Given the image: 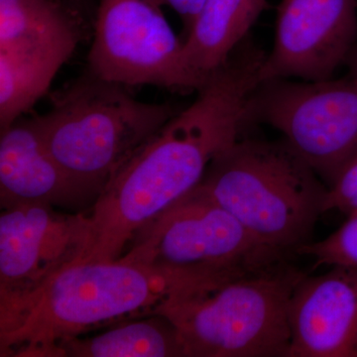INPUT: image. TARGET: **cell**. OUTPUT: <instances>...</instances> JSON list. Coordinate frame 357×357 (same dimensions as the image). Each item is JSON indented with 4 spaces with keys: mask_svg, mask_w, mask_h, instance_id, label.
<instances>
[{
    "mask_svg": "<svg viewBox=\"0 0 357 357\" xmlns=\"http://www.w3.org/2000/svg\"><path fill=\"white\" fill-rule=\"evenodd\" d=\"M264 58L249 52L230 59L110 178L89 215L91 239L77 263L119 259L141 229L198 187L213 160L252 121Z\"/></svg>",
    "mask_w": 357,
    "mask_h": 357,
    "instance_id": "cell-1",
    "label": "cell"
},
{
    "mask_svg": "<svg viewBox=\"0 0 357 357\" xmlns=\"http://www.w3.org/2000/svg\"><path fill=\"white\" fill-rule=\"evenodd\" d=\"M199 187L256 241L289 259L312 241L328 191L285 140L243 138L213 160Z\"/></svg>",
    "mask_w": 357,
    "mask_h": 357,
    "instance_id": "cell-2",
    "label": "cell"
},
{
    "mask_svg": "<svg viewBox=\"0 0 357 357\" xmlns=\"http://www.w3.org/2000/svg\"><path fill=\"white\" fill-rule=\"evenodd\" d=\"M305 273L290 263L183 284L154 312L172 321L185 357H288V312Z\"/></svg>",
    "mask_w": 357,
    "mask_h": 357,
    "instance_id": "cell-3",
    "label": "cell"
},
{
    "mask_svg": "<svg viewBox=\"0 0 357 357\" xmlns=\"http://www.w3.org/2000/svg\"><path fill=\"white\" fill-rule=\"evenodd\" d=\"M124 86L88 70L34 117L54 158L91 197L178 112L170 103L139 102Z\"/></svg>",
    "mask_w": 357,
    "mask_h": 357,
    "instance_id": "cell-4",
    "label": "cell"
},
{
    "mask_svg": "<svg viewBox=\"0 0 357 357\" xmlns=\"http://www.w3.org/2000/svg\"><path fill=\"white\" fill-rule=\"evenodd\" d=\"M172 289L163 277L122 259L70 265L0 333V356L46 357L64 340L152 314Z\"/></svg>",
    "mask_w": 357,
    "mask_h": 357,
    "instance_id": "cell-5",
    "label": "cell"
},
{
    "mask_svg": "<svg viewBox=\"0 0 357 357\" xmlns=\"http://www.w3.org/2000/svg\"><path fill=\"white\" fill-rule=\"evenodd\" d=\"M119 259L163 277L173 288L290 261L256 241L199 185L141 229Z\"/></svg>",
    "mask_w": 357,
    "mask_h": 357,
    "instance_id": "cell-6",
    "label": "cell"
},
{
    "mask_svg": "<svg viewBox=\"0 0 357 357\" xmlns=\"http://www.w3.org/2000/svg\"><path fill=\"white\" fill-rule=\"evenodd\" d=\"M253 119L283 135L326 187L357 155V79L268 82L253 100Z\"/></svg>",
    "mask_w": 357,
    "mask_h": 357,
    "instance_id": "cell-7",
    "label": "cell"
},
{
    "mask_svg": "<svg viewBox=\"0 0 357 357\" xmlns=\"http://www.w3.org/2000/svg\"><path fill=\"white\" fill-rule=\"evenodd\" d=\"M160 0H100L89 70L122 86H151L181 93L206 82L185 65L183 46Z\"/></svg>",
    "mask_w": 357,
    "mask_h": 357,
    "instance_id": "cell-8",
    "label": "cell"
},
{
    "mask_svg": "<svg viewBox=\"0 0 357 357\" xmlns=\"http://www.w3.org/2000/svg\"><path fill=\"white\" fill-rule=\"evenodd\" d=\"M91 220L50 204L2 210L0 215V333L14 325L39 293L66 268L82 259Z\"/></svg>",
    "mask_w": 357,
    "mask_h": 357,
    "instance_id": "cell-9",
    "label": "cell"
},
{
    "mask_svg": "<svg viewBox=\"0 0 357 357\" xmlns=\"http://www.w3.org/2000/svg\"><path fill=\"white\" fill-rule=\"evenodd\" d=\"M356 43L357 0H282L263 81L332 79Z\"/></svg>",
    "mask_w": 357,
    "mask_h": 357,
    "instance_id": "cell-10",
    "label": "cell"
},
{
    "mask_svg": "<svg viewBox=\"0 0 357 357\" xmlns=\"http://www.w3.org/2000/svg\"><path fill=\"white\" fill-rule=\"evenodd\" d=\"M288 357H357V268L304 274L288 312Z\"/></svg>",
    "mask_w": 357,
    "mask_h": 357,
    "instance_id": "cell-11",
    "label": "cell"
},
{
    "mask_svg": "<svg viewBox=\"0 0 357 357\" xmlns=\"http://www.w3.org/2000/svg\"><path fill=\"white\" fill-rule=\"evenodd\" d=\"M89 197L54 158L34 119L16 121L2 131L1 210L32 203L50 204L56 208L68 206Z\"/></svg>",
    "mask_w": 357,
    "mask_h": 357,
    "instance_id": "cell-12",
    "label": "cell"
},
{
    "mask_svg": "<svg viewBox=\"0 0 357 357\" xmlns=\"http://www.w3.org/2000/svg\"><path fill=\"white\" fill-rule=\"evenodd\" d=\"M268 8V0H206L185 34V65L206 82L229 63L237 45Z\"/></svg>",
    "mask_w": 357,
    "mask_h": 357,
    "instance_id": "cell-13",
    "label": "cell"
},
{
    "mask_svg": "<svg viewBox=\"0 0 357 357\" xmlns=\"http://www.w3.org/2000/svg\"><path fill=\"white\" fill-rule=\"evenodd\" d=\"M89 16L70 0H0V50L77 48Z\"/></svg>",
    "mask_w": 357,
    "mask_h": 357,
    "instance_id": "cell-14",
    "label": "cell"
},
{
    "mask_svg": "<svg viewBox=\"0 0 357 357\" xmlns=\"http://www.w3.org/2000/svg\"><path fill=\"white\" fill-rule=\"evenodd\" d=\"M46 357H185L170 319L157 312L119 321L93 335L64 340Z\"/></svg>",
    "mask_w": 357,
    "mask_h": 357,
    "instance_id": "cell-15",
    "label": "cell"
},
{
    "mask_svg": "<svg viewBox=\"0 0 357 357\" xmlns=\"http://www.w3.org/2000/svg\"><path fill=\"white\" fill-rule=\"evenodd\" d=\"M76 47L0 50V129L10 128L48 91Z\"/></svg>",
    "mask_w": 357,
    "mask_h": 357,
    "instance_id": "cell-16",
    "label": "cell"
},
{
    "mask_svg": "<svg viewBox=\"0 0 357 357\" xmlns=\"http://www.w3.org/2000/svg\"><path fill=\"white\" fill-rule=\"evenodd\" d=\"M319 266L357 268V213L349 215L344 225L321 241H311L297 251Z\"/></svg>",
    "mask_w": 357,
    "mask_h": 357,
    "instance_id": "cell-17",
    "label": "cell"
},
{
    "mask_svg": "<svg viewBox=\"0 0 357 357\" xmlns=\"http://www.w3.org/2000/svg\"><path fill=\"white\" fill-rule=\"evenodd\" d=\"M332 211H340L347 217L357 213V155L328 187L324 213Z\"/></svg>",
    "mask_w": 357,
    "mask_h": 357,
    "instance_id": "cell-18",
    "label": "cell"
},
{
    "mask_svg": "<svg viewBox=\"0 0 357 357\" xmlns=\"http://www.w3.org/2000/svg\"><path fill=\"white\" fill-rule=\"evenodd\" d=\"M163 6H170L177 13L184 24L185 32H189L192 23L206 0H160Z\"/></svg>",
    "mask_w": 357,
    "mask_h": 357,
    "instance_id": "cell-19",
    "label": "cell"
},
{
    "mask_svg": "<svg viewBox=\"0 0 357 357\" xmlns=\"http://www.w3.org/2000/svg\"><path fill=\"white\" fill-rule=\"evenodd\" d=\"M345 65L349 67V76L357 79V43Z\"/></svg>",
    "mask_w": 357,
    "mask_h": 357,
    "instance_id": "cell-20",
    "label": "cell"
},
{
    "mask_svg": "<svg viewBox=\"0 0 357 357\" xmlns=\"http://www.w3.org/2000/svg\"><path fill=\"white\" fill-rule=\"evenodd\" d=\"M74 2L76 6L81 7L82 9L91 15V9L93 10V0H70Z\"/></svg>",
    "mask_w": 357,
    "mask_h": 357,
    "instance_id": "cell-21",
    "label": "cell"
}]
</instances>
